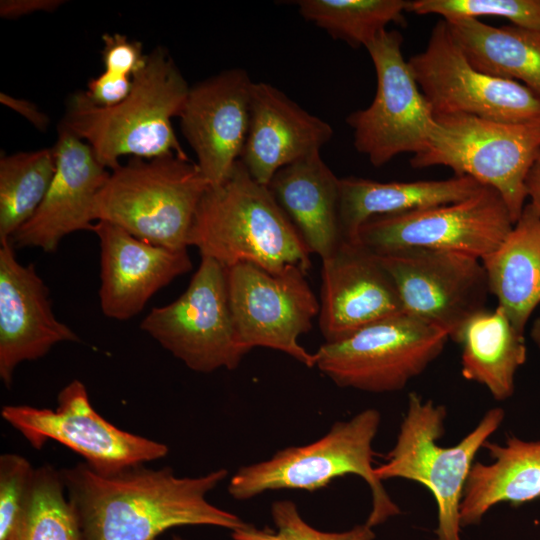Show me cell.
Here are the masks:
<instances>
[{
    "label": "cell",
    "instance_id": "6da1fadb",
    "mask_svg": "<svg viewBox=\"0 0 540 540\" xmlns=\"http://www.w3.org/2000/svg\"><path fill=\"white\" fill-rule=\"evenodd\" d=\"M61 473L80 540H158L173 527L209 525L233 531L247 524L207 500L227 477L224 468L178 477L169 467L139 465L102 475L79 463Z\"/></svg>",
    "mask_w": 540,
    "mask_h": 540
},
{
    "label": "cell",
    "instance_id": "7a4b0ae2",
    "mask_svg": "<svg viewBox=\"0 0 540 540\" xmlns=\"http://www.w3.org/2000/svg\"><path fill=\"white\" fill-rule=\"evenodd\" d=\"M190 86L168 52L157 47L132 77V89L119 104L100 107L85 92L75 93L60 125L86 142L100 163L111 171L130 155L152 159L176 155L189 159L172 127Z\"/></svg>",
    "mask_w": 540,
    "mask_h": 540
},
{
    "label": "cell",
    "instance_id": "3957f363",
    "mask_svg": "<svg viewBox=\"0 0 540 540\" xmlns=\"http://www.w3.org/2000/svg\"><path fill=\"white\" fill-rule=\"evenodd\" d=\"M188 246L225 268L250 263L270 273L289 265L306 274L311 252L268 186L258 183L238 160L229 176L204 193Z\"/></svg>",
    "mask_w": 540,
    "mask_h": 540
},
{
    "label": "cell",
    "instance_id": "277c9868",
    "mask_svg": "<svg viewBox=\"0 0 540 540\" xmlns=\"http://www.w3.org/2000/svg\"><path fill=\"white\" fill-rule=\"evenodd\" d=\"M380 423L381 414L374 408L335 422L310 444L286 447L267 460L240 467L230 478L228 493L236 500H248L273 490L312 492L353 474L370 489L372 507L365 523L374 528L401 512L375 475L373 442Z\"/></svg>",
    "mask_w": 540,
    "mask_h": 540
},
{
    "label": "cell",
    "instance_id": "5b68a950",
    "mask_svg": "<svg viewBox=\"0 0 540 540\" xmlns=\"http://www.w3.org/2000/svg\"><path fill=\"white\" fill-rule=\"evenodd\" d=\"M446 417L444 405L411 392L396 442L386 462L375 467V475L382 482L401 478L423 485L436 502L437 540H462L463 490L476 454L501 426L505 411L489 409L472 431L448 447L437 443L445 433Z\"/></svg>",
    "mask_w": 540,
    "mask_h": 540
},
{
    "label": "cell",
    "instance_id": "8992f818",
    "mask_svg": "<svg viewBox=\"0 0 540 540\" xmlns=\"http://www.w3.org/2000/svg\"><path fill=\"white\" fill-rule=\"evenodd\" d=\"M208 187L190 159L173 154L132 157L110 172L95 197L93 217L151 244L187 249L195 213Z\"/></svg>",
    "mask_w": 540,
    "mask_h": 540
},
{
    "label": "cell",
    "instance_id": "52a82bcc",
    "mask_svg": "<svg viewBox=\"0 0 540 540\" xmlns=\"http://www.w3.org/2000/svg\"><path fill=\"white\" fill-rule=\"evenodd\" d=\"M425 148L413 155L414 168L445 166L495 189L513 223L526 205V179L540 154V120L511 123L473 115L434 117Z\"/></svg>",
    "mask_w": 540,
    "mask_h": 540
},
{
    "label": "cell",
    "instance_id": "ba28073f",
    "mask_svg": "<svg viewBox=\"0 0 540 540\" xmlns=\"http://www.w3.org/2000/svg\"><path fill=\"white\" fill-rule=\"evenodd\" d=\"M448 339L443 329L403 312L324 343L314 353L315 367L342 388L396 392L426 370Z\"/></svg>",
    "mask_w": 540,
    "mask_h": 540
},
{
    "label": "cell",
    "instance_id": "9c48e42d",
    "mask_svg": "<svg viewBox=\"0 0 540 540\" xmlns=\"http://www.w3.org/2000/svg\"><path fill=\"white\" fill-rule=\"evenodd\" d=\"M140 328L189 369L234 370L249 352L239 341L229 305L226 268L208 257L173 302L154 307Z\"/></svg>",
    "mask_w": 540,
    "mask_h": 540
},
{
    "label": "cell",
    "instance_id": "30bf717a",
    "mask_svg": "<svg viewBox=\"0 0 540 540\" xmlns=\"http://www.w3.org/2000/svg\"><path fill=\"white\" fill-rule=\"evenodd\" d=\"M2 418L35 449L56 441L84 458L92 470L112 475L163 458L168 446L122 430L90 403L86 386L73 380L61 389L55 409L6 405Z\"/></svg>",
    "mask_w": 540,
    "mask_h": 540
},
{
    "label": "cell",
    "instance_id": "8fae6325",
    "mask_svg": "<svg viewBox=\"0 0 540 540\" xmlns=\"http://www.w3.org/2000/svg\"><path fill=\"white\" fill-rule=\"evenodd\" d=\"M402 35L381 31L365 48L375 68L377 89L371 104L349 114L356 150L373 166L385 165L402 153L421 152L436 120L408 60L402 54Z\"/></svg>",
    "mask_w": 540,
    "mask_h": 540
},
{
    "label": "cell",
    "instance_id": "7c38bea8",
    "mask_svg": "<svg viewBox=\"0 0 540 540\" xmlns=\"http://www.w3.org/2000/svg\"><path fill=\"white\" fill-rule=\"evenodd\" d=\"M408 64L434 117L466 114L511 123L540 120V97L517 81L473 67L443 19L433 27L424 51Z\"/></svg>",
    "mask_w": 540,
    "mask_h": 540
},
{
    "label": "cell",
    "instance_id": "4fadbf2b",
    "mask_svg": "<svg viewBox=\"0 0 540 540\" xmlns=\"http://www.w3.org/2000/svg\"><path fill=\"white\" fill-rule=\"evenodd\" d=\"M306 273L289 265L270 273L250 263L226 268L229 305L240 343L250 351H280L306 367H315L314 353L298 342L319 314L320 303Z\"/></svg>",
    "mask_w": 540,
    "mask_h": 540
},
{
    "label": "cell",
    "instance_id": "5bb4252c",
    "mask_svg": "<svg viewBox=\"0 0 540 540\" xmlns=\"http://www.w3.org/2000/svg\"><path fill=\"white\" fill-rule=\"evenodd\" d=\"M513 224L500 194L482 186L461 201L373 217L360 227L356 241L377 255L425 248L483 259L501 244Z\"/></svg>",
    "mask_w": 540,
    "mask_h": 540
},
{
    "label": "cell",
    "instance_id": "9a60e30c",
    "mask_svg": "<svg viewBox=\"0 0 540 540\" xmlns=\"http://www.w3.org/2000/svg\"><path fill=\"white\" fill-rule=\"evenodd\" d=\"M378 256L397 287L403 312L443 329L450 339L486 309L490 290L479 258L425 248Z\"/></svg>",
    "mask_w": 540,
    "mask_h": 540
},
{
    "label": "cell",
    "instance_id": "2e32d148",
    "mask_svg": "<svg viewBox=\"0 0 540 540\" xmlns=\"http://www.w3.org/2000/svg\"><path fill=\"white\" fill-rule=\"evenodd\" d=\"M253 83L246 70L232 68L190 87L180 124L209 186L224 182L241 157Z\"/></svg>",
    "mask_w": 540,
    "mask_h": 540
},
{
    "label": "cell",
    "instance_id": "e0dca14e",
    "mask_svg": "<svg viewBox=\"0 0 540 540\" xmlns=\"http://www.w3.org/2000/svg\"><path fill=\"white\" fill-rule=\"evenodd\" d=\"M321 281L318 316L325 343L403 313L397 287L379 256L358 241L342 240L322 260Z\"/></svg>",
    "mask_w": 540,
    "mask_h": 540
},
{
    "label": "cell",
    "instance_id": "ac0fdd59",
    "mask_svg": "<svg viewBox=\"0 0 540 540\" xmlns=\"http://www.w3.org/2000/svg\"><path fill=\"white\" fill-rule=\"evenodd\" d=\"M77 334L53 313L48 289L33 264H21L11 239L0 240V378L10 386L16 367L37 360Z\"/></svg>",
    "mask_w": 540,
    "mask_h": 540
},
{
    "label": "cell",
    "instance_id": "d6986e66",
    "mask_svg": "<svg viewBox=\"0 0 540 540\" xmlns=\"http://www.w3.org/2000/svg\"><path fill=\"white\" fill-rule=\"evenodd\" d=\"M56 171L34 215L12 236L17 247H36L54 252L68 234L91 230L94 200L110 172L91 147L59 126L53 147Z\"/></svg>",
    "mask_w": 540,
    "mask_h": 540
},
{
    "label": "cell",
    "instance_id": "ffe728a7",
    "mask_svg": "<svg viewBox=\"0 0 540 540\" xmlns=\"http://www.w3.org/2000/svg\"><path fill=\"white\" fill-rule=\"evenodd\" d=\"M92 231L100 246V307L108 318H133L157 291L192 269L187 249L151 244L106 221H96Z\"/></svg>",
    "mask_w": 540,
    "mask_h": 540
},
{
    "label": "cell",
    "instance_id": "44dd1931",
    "mask_svg": "<svg viewBox=\"0 0 540 540\" xmlns=\"http://www.w3.org/2000/svg\"><path fill=\"white\" fill-rule=\"evenodd\" d=\"M331 125L307 112L278 88L254 82L250 123L240 161L258 183L268 186L281 168L328 143Z\"/></svg>",
    "mask_w": 540,
    "mask_h": 540
},
{
    "label": "cell",
    "instance_id": "7402d4cb",
    "mask_svg": "<svg viewBox=\"0 0 540 540\" xmlns=\"http://www.w3.org/2000/svg\"><path fill=\"white\" fill-rule=\"evenodd\" d=\"M340 178L314 152L278 170L268 187L309 251L321 260L342 242L339 225Z\"/></svg>",
    "mask_w": 540,
    "mask_h": 540
},
{
    "label": "cell",
    "instance_id": "603a6c76",
    "mask_svg": "<svg viewBox=\"0 0 540 540\" xmlns=\"http://www.w3.org/2000/svg\"><path fill=\"white\" fill-rule=\"evenodd\" d=\"M492 461H475L460 505L462 528L479 524L500 503L519 506L540 498V441L509 436L504 444L487 440Z\"/></svg>",
    "mask_w": 540,
    "mask_h": 540
},
{
    "label": "cell",
    "instance_id": "cb8c5ba5",
    "mask_svg": "<svg viewBox=\"0 0 540 540\" xmlns=\"http://www.w3.org/2000/svg\"><path fill=\"white\" fill-rule=\"evenodd\" d=\"M339 225L342 239L356 241L360 227L377 216L400 214L464 200L483 185L469 176L444 180L379 182L340 178Z\"/></svg>",
    "mask_w": 540,
    "mask_h": 540
},
{
    "label": "cell",
    "instance_id": "d4e9b609",
    "mask_svg": "<svg viewBox=\"0 0 540 540\" xmlns=\"http://www.w3.org/2000/svg\"><path fill=\"white\" fill-rule=\"evenodd\" d=\"M481 261L497 306L524 333L540 304V214L526 203L505 239Z\"/></svg>",
    "mask_w": 540,
    "mask_h": 540
},
{
    "label": "cell",
    "instance_id": "484cf974",
    "mask_svg": "<svg viewBox=\"0 0 540 540\" xmlns=\"http://www.w3.org/2000/svg\"><path fill=\"white\" fill-rule=\"evenodd\" d=\"M461 346V374L488 389L496 401L509 399L515 374L527 357L524 333L497 306L472 315L452 338Z\"/></svg>",
    "mask_w": 540,
    "mask_h": 540
},
{
    "label": "cell",
    "instance_id": "4316f807",
    "mask_svg": "<svg viewBox=\"0 0 540 540\" xmlns=\"http://www.w3.org/2000/svg\"><path fill=\"white\" fill-rule=\"evenodd\" d=\"M446 22L473 67L517 81L540 97V30L515 25L495 27L470 18Z\"/></svg>",
    "mask_w": 540,
    "mask_h": 540
},
{
    "label": "cell",
    "instance_id": "83f0119b",
    "mask_svg": "<svg viewBox=\"0 0 540 540\" xmlns=\"http://www.w3.org/2000/svg\"><path fill=\"white\" fill-rule=\"evenodd\" d=\"M56 171L53 147L0 158V240L11 239L42 203Z\"/></svg>",
    "mask_w": 540,
    "mask_h": 540
},
{
    "label": "cell",
    "instance_id": "f1b7e54d",
    "mask_svg": "<svg viewBox=\"0 0 540 540\" xmlns=\"http://www.w3.org/2000/svg\"><path fill=\"white\" fill-rule=\"evenodd\" d=\"M406 0H299L300 15L332 38L366 47L390 23L405 24Z\"/></svg>",
    "mask_w": 540,
    "mask_h": 540
},
{
    "label": "cell",
    "instance_id": "f546056e",
    "mask_svg": "<svg viewBox=\"0 0 540 540\" xmlns=\"http://www.w3.org/2000/svg\"><path fill=\"white\" fill-rule=\"evenodd\" d=\"M6 540H80L61 471L50 465L35 469L24 511Z\"/></svg>",
    "mask_w": 540,
    "mask_h": 540
},
{
    "label": "cell",
    "instance_id": "4dcf8cb0",
    "mask_svg": "<svg viewBox=\"0 0 540 540\" xmlns=\"http://www.w3.org/2000/svg\"><path fill=\"white\" fill-rule=\"evenodd\" d=\"M406 12L436 14L446 21L492 16L540 30V0H413L407 2Z\"/></svg>",
    "mask_w": 540,
    "mask_h": 540
},
{
    "label": "cell",
    "instance_id": "1f68e13d",
    "mask_svg": "<svg viewBox=\"0 0 540 540\" xmlns=\"http://www.w3.org/2000/svg\"><path fill=\"white\" fill-rule=\"evenodd\" d=\"M276 530L259 529L251 524L233 530V540H374L373 528L359 524L343 532H323L308 524L291 500H277L271 506Z\"/></svg>",
    "mask_w": 540,
    "mask_h": 540
},
{
    "label": "cell",
    "instance_id": "d6a6232c",
    "mask_svg": "<svg viewBox=\"0 0 540 540\" xmlns=\"http://www.w3.org/2000/svg\"><path fill=\"white\" fill-rule=\"evenodd\" d=\"M35 469L23 456H0V540H6L18 523L31 489Z\"/></svg>",
    "mask_w": 540,
    "mask_h": 540
},
{
    "label": "cell",
    "instance_id": "836d02e7",
    "mask_svg": "<svg viewBox=\"0 0 540 540\" xmlns=\"http://www.w3.org/2000/svg\"><path fill=\"white\" fill-rule=\"evenodd\" d=\"M101 51L105 71L133 77L146 63L147 55L143 54L142 44L129 40L127 36L114 33L104 34Z\"/></svg>",
    "mask_w": 540,
    "mask_h": 540
},
{
    "label": "cell",
    "instance_id": "e575fe53",
    "mask_svg": "<svg viewBox=\"0 0 540 540\" xmlns=\"http://www.w3.org/2000/svg\"><path fill=\"white\" fill-rule=\"evenodd\" d=\"M131 89V77L104 71L88 82L85 94L97 106L112 107L122 102Z\"/></svg>",
    "mask_w": 540,
    "mask_h": 540
},
{
    "label": "cell",
    "instance_id": "d590c367",
    "mask_svg": "<svg viewBox=\"0 0 540 540\" xmlns=\"http://www.w3.org/2000/svg\"><path fill=\"white\" fill-rule=\"evenodd\" d=\"M63 2L61 0H2L0 15L4 18H17L38 11L52 12Z\"/></svg>",
    "mask_w": 540,
    "mask_h": 540
},
{
    "label": "cell",
    "instance_id": "8d00e7d4",
    "mask_svg": "<svg viewBox=\"0 0 540 540\" xmlns=\"http://www.w3.org/2000/svg\"><path fill=\"white\" fill-rule=\"evenodd\" d=\"M0 100L1 103L26 117L38 129L43 130L48 125V118L29 101L15 99L4 93L0 94Z\"/></svg>",
    "mask_w": 540,
    "mask_h": 540
},
{
    "label": "cell",
    "instance_id": "74e56055",
    "mask_svg": "<svg viewBox=\"0 0 540 540\" xmlns=\"http://www.w3.org/2000/svg\"><path fill=\"white\" fill-rule=\"evenodd\" d=\"M528 203L540 214V154L535 160L526 179Z\"/></svg>",
    "mask_w": 540,
    "mask_h": 540
},
{
    "label": "cell",
    "instance_id": "f35d334b",
    "mask_svg": "<svg viewBox=\"0 0 540 540\" xmlns=\"http://www.w3.org/2000/svg\"><path fill=\"white\" fill-rule=\"evenodd\" d=\"M531 338L540 349V317L537 318L531 328Z\"/></svg>",
    "mask_w": 540,
    "mask_h": 540
},
{
    "label": "cell",
    "instance_id": "ab89813d",
    "mask_svg": "<svg viewBox=\"0 0 540 540\" xmlns=\"http://www.w3.org/2000/svg\"><path fill=\"white\" fill-rule=\"evenodd\" d=\"M173 540H184V539H182V538H180V537H178V536H174V537H173Z\"/></svg>",
    "mask_w": 540,
    "mask_h": 540
}]
</instances>
